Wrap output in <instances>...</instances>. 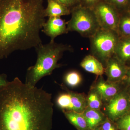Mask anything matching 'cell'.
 Instances as JSON below:
<instances>
[{
	"label": "cell",
	"mask_w": 130,
	"mask_h": 130,
	"mask_svg": "<svg viewBox=\"0 0 130 130\" xmlns=\"http://www.w3.org/2000/svg\"><path fill=\"white\" fill-rule=\"evenodd\" d=\"M52 94L18 77L0 88V130H51Z\"/></svg>",
	"instance_id": "cell-1"
},
{
	"label": "cell",
	"mask_w": 130,
	"mask_h": 130,
	"mask_svg": "<svg viewBox=\"0 0 130 130\" xmlns=\"http://www.w3.org/2000/svg\"><path fill=\"white\" fill-rule=\"evenodd\" d=\"M43 0H0V60L42 43Z\"/></svg>",
	"instance_id": "cell-2"
},
{
	"label": "cell",
	"mask_w": 130,
	"mask_h": 130,
	"mask_svg": "<svg viewBox=\"0 0 130 130\" xmlns=\"http://www.w3.org/2000/svg\"><path fill=\"white\" fill-rule=\"evenodd\" d=\"M37 60L34 66L28 68L26 74L25 83L36 86L40 79L50 76L56 68L61 65L58 62L63 53L72 50L70 46L55 43L54 41L46 44H40L36 48Z\"/></svg>",
	"instance_id": "cell-3"
},
{
	"label": "cell",
	"mask_w": 130,
	"mask_h": 130,
	"mask_svg": "<svg viewBox=\"0 0 130 130\" xmlns=\"http://www.w3.org/2000/svg\"><path fill=\"white\" fill-rule=\"evenodd\" d=\"M71 14L67 23L68 32L76 31L90 38L101 28L93 9L79 5L71 10Z\"/></svg>",
	"instance_id": "cell-4"
},
{
	"label": "cell",
	"mask_w": 130,
	"mask_h": 130,
	"mask_svg": "<svg viewBox=\"0 0 130 130\" xmlns=\"http://www.w3.org/2000/svg\"><path fill=\"white\" fill-rule=\"evenodd\" d=\"M119 38L116 31L100 28L89 38L92 55L106 64L114 55Z\"/></svg>",
	"instance_id": "cell-5"
},
{
	"label": "cell",
	"mask_w": 130,
	"mask_h": 130,
	"mask_svg": "<svg viewBox=\"0 0 130 130\" xmlns=\"http://www.w3.org/2000/svg\"><path fill=\"white\" fill-rule=\"evenodd\" d=\"M93 9L100 28L118 33L120 13L116 8L103 0Z\"/></svg>",
	"instance_id": "cell-6"
},
{
	"label": "cell",
	"mask_w": 130,
	"mask_h": 130,
	"mask_svg": "<svg viewBox=\"0 0 130 130\" xmlns=\"http://www.w3.org/2000/svg\"><path fill=\"white\" fill-rule=\"evenodd\" d=\"M65 92L60 93L56 98V106L62 111H71L83 113L87 107V100L82 94L69 90L61 85Z\"/></svg>",
	"instance_id": "cell-7"
},
{
	"label": "cell",
	"mask_w": 130,
	"mask_h": 130,
	"mask_svg": "<svg viewBox=\"0 0 130 130\" xmlns=\"http://www.w3.org/2000/svg\"><path fill=\"white\" fill-rule=\"evenodd\" d=\"M130 111L129 94L119 92L109 100L106 107L108 118L115 122Z\"/></svg>",
	"instance_id": "cell-8"
},
{
	"label": "cell",
	"mask_w": 130,
	"mask_h": 130,
	"mask_svg": "<svg viewBox=\"0 0 130 130\" xmlns=\"http://www.w3.org/2000/svg\"><path fill=\"white\" fill-rule=\"evenodd\" d=\"M106 65L105 73L107 77L108 81L118 82L125 80L129 67L115 55L108 60Z\"/></svg>",
	"instance_id": "cell-9"
},
{
	"label": "cell",
	"mask_w": 130,
	"mask_h": 130,
	"mask_svg": "<svg viewBox=\"0 0 130 130\" xmlns=\"http://www.w3.org/2000/svg\"><path fill=\"white\" fill-rule=\"evenodd\" d=\"M42 31L51 38V41H54L58 36L67 34V23L60 17H50L45 22Z\"/></svg>",
	"instance_id": "cell-10"
},
{
	"label": "cell",
	"mask_w": 130,
	"mask_h": 130,
	"mask_svg": "<svg viewBox=\"0 0 130 130\" xmlns=\"http://www.w3.org/2000/svg\"><path fill=\"white\" fill-rule=\"evenodd\" d=\"M118 83L101 79L96 85L95 90L102 100L109 101L119 93L120 86Z\"/></svg>",
	"instance_id": "cell-11"
},
{
	"label": "cell",
	"mask_w": 130,
	"mask_h": 130,
	"mask_svg": "<svg viewBox=\"0 0 130 130\" xmlns=\"http://www.w3.org/2000/svg\"><path fill=\"white\" fill-rule=\"evenodd\" d=\"M80 65L86 71L97 76H102L105 73V68L102 63L93 55L85 56Z\"/></svg>",
	"instance_id": "cell-12"
},
{
	"label": "cell",
	"mask_w": 130,
	"mask_h": 130,
	"mask_svg": "<svg viewBox=\"0 0 130 130\" xmlns=\"http://www.w3.org/2000/svg\"><path fill=\"white\" fill-rule=\"evenodd\" d=\"M47 1V6L44 10L45 17H61L71 14V10L57 0Z\"/></svg>",
	"instance_id": "cell-13"
},
{
	"label": "cell",
	"mask_w": 130,
	"mask_h": 130,
	"mask_svg": "<svg viewBox=\"0 0 130 130\" xmlns=\"http://www.w3.org/2000/svg\"><path fill=\"white\" fill-rule=\"evenodd\" d=\"M83 113L91 130L96 129L106 118L100 110L91 109L88 107Z\"/></svg>",
	"instance_id": "cell-14"
},
{
	"label": "cell",
	"mask_w": 130,
	"mask_h": 130,
	"mask_svg": "<svg viewBox=\"0 0 130 130\" xmlns=\"http://www.w3.org/2000/svg\"><path fill=\"white\" fill-rule=\"evenodd\" d=\"M114 55L126 64L130 62V38L120 37Z\"/></svg>",
	"instance_id": "cell-15"
},
{
	"label": "cell",
	"mask_w": 130,
	"mask_h": 130,
	"mask_svg": "<svg viewBox=\"0 0 130 130\" xmlns=\"http://www.w3.org/2000/svg\"><path fill=\"white\" fill-rule=\"evenodd\" d=\"M66 118L78 130H91L83 113L62 111Z\"/></svg>",
	"instance_id": "cell-16"
},
{
	"label": "cell",
	"mask_w": 130,
	"mask_h": 130,
	"mask_svg": "<svg viewBox=\"0 0 130 130\" xmlns=\"http://www.w3.org/2000/svg\"><path fill=\"white\" fill-rule=\"evenodd\" d=\"M118 33L120 37L130 38V11L120 13Z\"/></svg>",
	"instance_id": "cell-17"
},
{
	"label": "cell",
	"mask_w": 130,
	"mask_h": 130,
	"mask_svg": "<svg viewBox=\"0 0 130 130\" xmlns=\"http://www.w3.org/2000/svg\"><path fill=\"white\" fill-rule=\"evenodd\" d=\"M82 77L80 73L76 71H70L64 77L66 84L71 88H75L79 85L82 81Z\"/></svg>",
	"instance_id": "cell-18"
},
{
	"label": "cell",
	"mask_w": 130,
	"mask_h": 130,
	"mask_svg": "<svg viewBox=\"0 0 130 130\" xmlns=\"http://www.w3.org/2000/svg\"><path fill=\"white\" fill-rule=\"evenodd\" d=\"M87 107L94 109L100 110L102 105V100L95 90L89 94L86 99Z\"/></svg>",
	"instance_id": "cell-19"
},
{
	"label": "cell",
	"mask_w": 130,
	"mask_h": 130,
	"mask_svg": "<svg viewBox=\"0 0 130 130\" xmlns=\"http://www.w3.org/2000/svg\"><path fill=\"white\" fill-rule=\"evenodd\" d=\"M116 8L119 13L130 11V0H105Z\"/></svg>",
	"instance_id": "cell-20"
},
{
	"label": "cell",
	"mask_w": 130,
	"mask_h": 130,
	"mask_svg": "<svg viewBox=\"0 0 130 130\" xmlns=\"http://www.w3.org/2000/svg\"><path fill=\"white\" fill-rule=\"evenodd\" d=\"M116 125L119 130H130V111L116 121Z\"/></svg>",
	"instance_id": "cell-21"
},
{
	"label": "cell",
	"mask_w": 130,
	"mask_h": 130,
	"mask_svg": "<svg viewBox=\"0 0 130 130\" xmlns=\"http://www.w3.org/2000/svg\"><path fill=\"white\" fill-rule=\"evenodd\" d=\"M98 128L100 130H119L116 123L109 119L108 117L102 123Z\"/></svg>",
	"instance_id": "cell-22"
},
{
	"label": "cell",
	"mask_w": 130,
	"mask_h": 130,
	"mask_svg": "<svg viewBox=\"0 0 130 130\" xmlns=\"http://www.w3.org/2000/svg\"><path fill=\"white\" fill-rule=\"evenodd\" d=\"M71 10L80 5V0H57Z\"/></svg>",
	"instance_id": "cell-23"
},
{
	"label": "cell",
	"mask_w": 130,
	"mask_h": 130,
	"mask_svg": "<svg viewBox=\"0 0 130 130\" xmlns=\"http://www.w3.org/2000/svg\"><path fill=\"white\" fill-rule=\"evenodd\" d=\"M103 0H80V5L93 9V8Z\"/></svg>",
	"instance_id": "cell-24"
},
{
	"label": "cell",
	"mask_w": 130,
	"mask_h": 130,
	"mask_svg": "<svg viewBox=\"0 0 130 130\" xmlns=\"http://www.w3.org/2000/svg\"><path fill=\"white\" fill-rule=\"evenodd\" d=\"M7 76L5 74H0V88L6 85L8 83Z\"/></svg>",
	"instance_id": "cell-25"
},
{
	"label": "cell",
	"mask_w": 130,
	"mask_h": 130,
	"mask_svg": "<svg viewBox=\"0 0 130 130\" xmlns=\"http://www.w3.org/2000/svg\"><path fill=\"white\" fill-rule=\"evenodd\" d=\"M125 80H126L128 82V83L130 85V67L128 68Z\"/></svg>",
	"instance_id": "cell-26"
},
{
	"label": "cell",
	"mask_w": 130,
	"mask_h": 130,
	"mask_svg": "<svg viewBox=\"0 0 130 130\" xmlns=\"http://www.w3.org/2000/svg\"><path fill=\"white\" fill-rule=\"evenodd\" d=\"M94 130H100V129H99V128H98H98H96V129H95Z\"/></svg>",
	"instance_id": "cell-27"
},
{
	"label": "cell",
	"mask_w": 130,
	"mask_h": 130,
	"mask_svg": "<svg viewBox=\"0 0 130 130\" xmlns=\"http://www.w3.org/2000/svg\"><path fill=\"white\" fill-rule=\"evenodd\" d=\"M129 99H130V90L129 93Z\"/></svg>",
	"instance_id": "cell-28"
}]
</instances>
